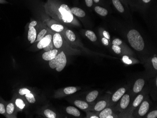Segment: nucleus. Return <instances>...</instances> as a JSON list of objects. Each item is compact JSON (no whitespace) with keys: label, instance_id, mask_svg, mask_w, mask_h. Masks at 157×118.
Returning <instances> with one entry per match:
<instances>
[{"label":"nucleus","instance_id":"nucleus-37","mask_svg":"<svg viewBox=\"0 0 157 118\" xmlns=\"http://www.w3.org/2000/svg\"><path fill=\"white\" fill-rule=\"evenodd\" d=\"M93 0H85L86 5L88 7H90L93 5Z\"/></svg>","mask_w":157,"mask_h":118},{"label":"nucleus","instance_id":"nucleus-34","mask_svg":"<svg viewBox=\"0 0 157 118\" xmlns=\"http://www.w3.org/2000/svg\"><path fill=\"white\" fill-rule=\"evenodd\" d=\"M122 41L121 40L119 39H115L112 41V44L114 45H117V46H120L122 44Z\"/></svg>","mask_w":157,"mask_h":118},{"label":"nucleus","instance_id":"nucleus-36","mask_svg":"<svg viewBox=\"0 0 157 118\" xmlns=\"http://www.w3.org/2000/svg\"><path fill=\"white\" fill-rule=\"evenodd\" d=\"M5 111H6V110H5L4 105L3 104L0 103V114L5 113Z\"/></svg>","mask_w":157,"mask_h":118},{"label":"nucleus","instance_id":"nucleus-6","mask_svg":"<svg viewBox=\"0 0 157 118\" xmlns=\"http://www.w3.org/2000/svg\"><path fill=\"white\" fill-rule=\"evenodd\" d=\"M53 43L54 46L56 48H61L63 44V38L60 34L58 33H55L53 37Z\"/></svg>","mask_w":157,"mask_h":118},{"label":"nucleus","instance_id":"nucleus-22","mask_svg":"<svg viewBox=\"0 0 157 118\" xmlns=\"http://www.w3.org/2000/svg\"><path fill=\"white\" fill-rule=\"evenodd\" d=\"M85 35L88 38V39L90 40L91 41L94 42L97 41V36L92 31L87 30L85 33Z\"/></svg>","mask_w":157,"mask_h":118},{"label":"nucleus","instance_id":"nucleus-2","mask_svg":"<svg viewBox=\"0 0 157 118\" xmlns=\"http://www.w3.org/2000/svg\"><path fill=\"white\" fill-rule=\"evenodd\" d=\"M128 42L131 47L136 51H140L144 48V42L140 33L135 29L129 31L127 34Z\"/></svg>","mask_w":157,"mask_h":118},{"label":"nucleus","instance_id":"nucleus-7","mask_svg":"<svg viewBox=\"0 0 157 118\" xmlns=\"http://www.w3.org/2000/svg\"><path fill=\"white\" fill-rule=\"evenodd\" d=\"M29 30H28V41H30L31 44L34 43L36 39L37 38V31L34 27H32L31 25H29Z\"/></svg>","mask_w":157,"mask_h":118},{"label":"nucleus","instance_id":"nucleus-44","mask_svg":"<svg viewBox=\"0 0 157 118\" xmlns=\"http://www.w3.org/2000/svg\"><path fill=\"white\" fill-rule=\"evenodd\" d=\"M114 118V116H112V115H109V116H107V118Z\"/></svg>","mask_w":157,"mask_h":118},{"label":"nucleus","instance_id":"nucleus-29","mask_svg":"<svg viewBox=\"0 0 157 118\" xmlns=\"http://www.w3.org/2000/svg\"><path fill=\"white\" fill-rule=\"evenodd\" d=\"M15 106L13 103H11L7 105L6 107V112L8 114H11L14 111Z\"/></svg>","mask_w":157,"mask_h":118},{"label":"nucleus","instance_id":"nucleus-42","mask_svg":"<svg viewBox=\"0 0 157 118\" xmlns=\"http://www.w3.org/2000/svg\"><path fill=\"white\" fill-rule=\"evenodd\" d=\"M151 0H143V1H144V3H148L151 1Z\"/></svg>","mask_w":157,"mask_h":118},{"label":"nucleus","instance_id":"nucleus-19","mask_svg":"<svg viewBox=\"0 0 157 118\" xmlns=\"http://www.w3.org/2000/svg\"><path fill=\"white\" fill-rule=\"evenodd\" d=\"M95 10L97 13H98L101 16H105L108 14L107 10L100 6H96L95 8Z\"/></svg>","mask_w":157,"mask_h":118},{"label":"nucleus","instance_id":"nucleus-20","mask_svg":"<svg viewBox=\"0 0 157 118\" xmlns=\"http://www.w3.org/2000/svg\"><path fill=\"white\" fill-rule=\"evenodd\" d=\"M112 3L116 9L121 13L124 12V8L119 0H112Z\"/></svg>","mask_w":157,"mask_h":118},{"label":"nucleus","instance_id":"nucleus-45","mask_svg":"<svg viewBox=\"0 0 157 118\" xmlns=\"http://www.w3.org/2000/svg\"><path fill=\"white\" fill-rule=\"evenodd\" d=\"M93 1H94V2H95V3H97L99 2L100 0H93Z\"/></svg>","mask_w":157,"mask_h":118},{"label":"nucleus","instance_id":"nucleus-13","mask_svg":"<svg viewBox=\"0 0 157 118\" xmlns=\"http://www.w3.org/2000/svg\"><path fill=\"white\" fill-rule=\"evenodd\" d=\"M73 15L80 18H83L86 15V13L81 8L77 7H74L71 9Z\"/></svg>","mask_w":157,"mask_h":118},{"label":"nucleus","instance_id":"nucleus-43","mask_svg":"<svg viewBox=\"0 0 157 118\" xmlns=\"http://www.w3.org/2000/svg\"><path fill=\"white\" fill-rule=\"evenodd\" d=\"M90 118H98L99 117H97V116H92L90 117Z\"/></svg>","mask_w":157,"mask_h":118},{"label":"nucleus","instance_id":"nucleus-23","mask_svg":"<svg viewBox=\"0 0 157 118\" xmlns=\"http://www.w3.org/2000/svg\"><path fill=\"white\" fill-rule=\"evenodd\" d=\"M144 99V96L142 95H139L135 98L133 103V106L134 107H137L139 106Z\"/></svg>","mask_w":157,"mask_h":118},{"label":"nucleus","instance_id":"nucleus-10","mask_svg":"<svg viewBox=\"0 0 157 118\" xmlns=\"http://www.w3.org/2000/svg\"><path fill=\"white\" fill-rule=\"evenodd\" d=\"M126 92V89L124 88H121L116 91L112 96V101L114 102L118 101Z\"/></svg>","mask_w":157,"mask_h":118},{"label":"nucleus","instance_id":"nucleus-28","mask_svg":"<svg viewBox=\"0 0 157 118\" xmlns=\"http://www.w3.org/2000/svg\"><path fill=\"white\" fill-rule=\"evenodd\" d=\"M15 104L17 107H18L20 109H23L25 106L24 102L21 98H18L16 99Z\"/></svg>","mask_w":157,"mask_h":118},{"label":"nucleus","instance_id":"nucleus-27","mask_svg":"<svg viewBox=\"0 0 157 118\" xmlns=\"http://www.w3.org/2000/svg\"><path fill=\"white\" fill-rule=\"evenodd\" d=\"M25 98H26L27 100L28 101V102L30 104H34L36 102V99H35V97L34 96L32 93H28V94L25 95Z\"/></svg>","mask_w":157,"mask_h":118},{"label":"nucleus","instance_id":"nucleus-4","mask_svg":"<svg viewBox=\"0 0 157 118\" xmlns=\"http://www.w3.org/2000/svg\"><path fill=\"white\" fill-rule=\"evenodd\" d=\"M52 35L51 34H48L45 35L40 41L38 42L37 47L38 49H43L44 48L47 47L51 41H52Z\"/></svg>","mask_w":157,"mask_h":118},{"label":"nucleus","instance_id":"nucleus-24","mask_svg":"<svg viewBox=\"0 0 157 118\" xmlns=\"http://www.w3.org/2000/svg\"><path fill=\"white\" fill-rule=\"evenodd\" d=\"M44 114L47 118H57V114L53 111L50 109H46L44 111Z\"/></svg>","mask_w":157,"mask_h":118},{"label":"nucleus","instance_id":"nucleus-25","mask_svg":"<svg viewBox=\"0 0 157 118\" xmlns=\"http://www.w3.org/2000/svg\"><path fill=\"white\" fill-rule=\"evenodd\" d=\"M77 91V88L75 87H68L64 89V92L66 95H71L75 93Z\"/></svg>","mask_w":157,"mask_h":118},{"label":"nucleus","instance_id":"nucleus-21","mask_svg":"<svg viewBox=\"0 0 157 118\" xmlns=\"http://www.w3.org/2000/svg\"><path fill=\"white\" fill-rule=\"evenodd\" d=\"M65 35L68 39L71 42L75 41L76 40V36L75 34H74V32L71 30L67 29L65 31Z\"/></svg>","mask_w":157,"mask_h":118},{"label":"nucleus","instance_id":"nucleus-18","mask_svg":"<svg viewBox=\"0 0 157 118\" xmlns=\"http://www.w3.org/2000/svg\"><path fill=\"white\" fill-rule=\"evenodd\" d=\"M50 28L52 31L56 32L57 33H60L64 30V27L63 25L56 23L51 25Z\"/></svg>","mask_w":157,"mask_h":118},{"label":"nucleus","instance_id":"nucleus-26","mask_svg":"<svg viewBox=\"0 0 157 118\" xmlns=\"http://www.w3.org/2000/svg\"><path fill=\"white\" fill-rule=\"evenodd\" d=\"M47 33V30L46 29H43L41 30L39 32L38 34L37 35L36 39L34 42H39V41H40L46 35Z\"/></svg>","mask_w":157,"mask_h":118},{"label":"nucleus","instance_id":"nucleus-11","mask_svg":"<svg viewBox=\"0 0 157 118\" xmlns=\"http://www.w3.org/2000/svg\"><path fill=\"white\" fill-rule=\"evenodd\" d=\"M130 103V96L128 94H124L121 97L120 102V107L122 109H126Z\"/></svg>","mask_w":157,"mask_h":118},{"label":"nucleus","instance_id":"nucleus-9","mask_svg":"<svg viewBox=\"0 0 157 118\" xmlns=\"http://www.w3.org/2000/svg\"><path fill=\"white\" fill-rule=\"evenodd\" d=\"M150 105L148 102L144 101L142 103L138 110V114L140 116H144L147 113L149 110Z\"/></svg>","mask_w":157,"mask_h":118},{"label":"nucleus","instance_id":"nucleus-33","mask_svg":"<svg viewBox=\"0 0 157 118\" xmlns=\"http://www.w3.org/2000/svg\"><path fill=\"white\" fill-rule=\"evenodd\" d=\"M112 49L114 52L117 54H119L121 53V48L119 46L112 45Z\"/></svg>","mask_w":157,"mask_h":118},{"label":"nucleus","instance_id":"nucleus-16","mask_svg":"<svg viewBox=\"0 0 157 118\" xmlns=\"http://www.w3.org/2000/svg\"><path fill=\"white\" fill-rule=\"evenodd\" d=\"M74 104L75 105V106L78 107L81 110L87 109L88 107V104L87 102L83 101L81 100H75L74 102Z\"/></svg>","mask_w":157,"mask_h":118},{"label":"nucleus","instance_id":"nucleus-40","mask_svg":"<svg viewBox=\"0 0 157 118\" xmlns=\"http://www.w3.org/2000/svg\"><path fill=\"white\" fill-rule=\"evenodd\" d=\"M102 42H103V44L105 46H108L109 45L108 40L105 38L104 37L102 39Z\"/></svg>","mask_w":157,"mask_h":118},{"label":"nucleus","instance_id":"nucleus-1","mask_svg":"<svg viewBox=\"0 0 157 118\" xmlns=\"http://www.w3.org/2000/svg\"><path fill=\"white\" fill-rule=\"evenodd\" d=\"M45 10L53 18L62 21L64 23H71L74 19L70 8L65 4H62L57 8L48 1L45 4Z\"/></svg>","mask_w":157,"mask_h":118},{"label":"nucleus","instance_id":"nucleus-31","mask_svg":"<svg viewBox=\"0 0 157 118\" xmlns=\"http://www.w3.org/2000/svg\"><path fill=\"white\" fill-rule=\"evenodd\" d=\"M55 48H55V47L54 46L53 43V41H52L47 47H45V48H43V50L45 51H48L54 50V49H55Z\"/></svg>","mask_w":157,"mask_h":118},{"label":"nucleus","instance_id":"nucleus-12","mask_svg":"<svg viewBox=\"0 0 157 118\" xmlns=\"http://www.w3.org/2000/svg\"><path fill=\"white\" fill-rule=\"evenodd\" d=\"M66 111L69 114L72 115L75 117H79L81 114L79 110L73 106H68L67 107Z\"/></svg>","mask_w":157,"mask_h":118},{"label":"nucleus","instance_id":"nucleus-14","mask_svg":"<svg viewBox=\"0 0 157 118\" xmlns=\"http://www.w3.org/2000/svg\"><path fill=\"white\" fill-rule=\"evenodd\" d=\"M98 91H94L90 92L86 96V100L88 102L91 103L94 101L98 95Z\"/></svg>","mask_w":157,"mask_h":118},{"label":"nucleus","instance_id":"nucleus-41","mask_svg":"<svg viewBox=\"0 0 157 118\" xmlns=\"http://www.w3.org/2000/svg\"><path fill=\"white\" fill-rule=\"evenodd\" d=\"M5 3H7L5 0H0V4H5Z\"/></svg>","mask_w":157,"mask_h":118},{"label":"nucleus","instance_id":"nucleus-5","mask_svg":"<svg viewBox=\"0 0 157 118\" xmlns=\"http://www.w3.org/2000/svg\"><path fill=\"white\" fill-rule=\"evenodd\" d=\"M57 54H58V51L57 50V48H55L48 51H45L42 54V58L44 60L49 61L54 59Z\"/></svg>","mask_w":157,"mask_h":118},{"label":"nucleus","instance_id":"nucleus-17","mask_svg":"<svg viewBox=\"0 0 157 118\" xmlns=\"http://www.w3.org/2000/svg\"><path fill=\"white\" fill-rule=\"evenodd\" d=\"M112 114H113V112L111 109L109 108H104L101 111V112L99 114V118H107V116L111 115Z\"/></svg>","mask_w":157,"mask_h":118},{"label":"nucleus","instance_id":"nucleus-3","mask_svg":"<svg viewBox=\"0 0 157 118\" xmlns=\"http://www.w3.org/2000/svg\"><path fill=\"white\" fill-rule=\"evenodd\" d=\"M67 63V57L64 51L57 55L54 59L49 61V66L52 69H55L58 72H60L64 68Z\"/></svg>","mask_w":157,"mask_h":118},{"label":"nucleus","instance_id":"nucleus-32","mask_svg":"<svg viewBox=\"0 0 157 118\" xmlns=\"http://www.w3.org/2000/svg\"><path fill=\"white\" fill-rule=\"evenodd\" d=\"M157 117V111L154 110L152 111L151 112L147 115V118H156Z\"/></svg>","mask_w":157,"mask_h":118},{"label":"nucleus","instance_id":"nucleus-30","mask_svg":"<svg viewBox=\"0 0 157 118\" xmlns=\"http://www.w3.org/2000/svg\"><path fill=\"white\" fill-rule=\"evenodd\" d=\"M31 92L29 89L25 88H20L18 91V93L21 96L25 95L26 94H28V93H31Z\"/></svg>","mask_w":157,"mask_h":118},{"label":"nucleus","instance_id":"nucleus-35","mask_svg":"<svg viewBox=\"0 0 157 118\" xmlns=\"http://www.w3.org/2000/svg\"><path fill=\"white\" fill-rule=\"evenodd\" d=\"M151 62H152V65L153 66L155 70H157V57H154L151 59Z\"/></svg>","mask_w":157,"mask_h":118},{"label":"nucleus","instance_id":"nucleus-8","mask_svg":"<svg viewBox=\"0 0 157 118\" xmlns=\"http://www.w3.org/2000/svg\"><path fill=\"white\" fill-rule=\"evenodd\" d=\"M144 84L145 81L143 79H139L135 81L133 87V91L135 93H138L140 92L144 88Z\"/></svg>","mask_w":157,"mask_h":118},{"label":"nucleus","instance_id":"nucleus-15","mask_svg":"<svg viewBox=\"0 0 157 118\" xmlns=\"http://www.w3.org/2000/svg\"><path fill=\"white\" fill-rule=\"evenodd\" d=\"M107 105V101L104 100H102L98 102L94 107V110L96 112H100L103 109L105 108Z\"/></svg>","mask_w":157,"mask_h":118},{"label":"nucleus","instance_id":"nucleus-38","mask_svg":"<svg viewBox=\"0 0 157 118\" xmlns=\"http://www.w3.org/2000/svg\"><path fill=\"white\" fill-rule=\"evenodd\" d=\"M123 60L124 62L126 64H129L131 63V61L129 60L128 57L127 56H124L123 58Z\"/></svg>","mask_w":157,"mask_h":118},{"label":"nucleus","instance_id":"nucleus-39","mask_svg":"<svg viewBox=\"0 0 157 118\" xmlns=\"http://www.w3.org/2000/svg\"><path fill=\"white\" fill-rule=\"evenodd\" d=\"M103 35L105 38H107L108 40H109L110 39V35L109 34V33L107 32V31H104L103 33Z\"/></svg>","mask_w":157,"mask_h":118}]
</instances>
